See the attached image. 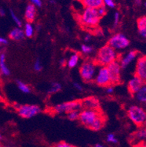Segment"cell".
Instances as JSON below:
<instances>
[{
  "label": "cell",
  "instance_id": "obj_39",
  "mask_svg": "<svg viewBox=\"0 0 146 147\" xmlns=\"http://www.w3.org/2000/svg\"><path fill=\"white\" fill-rule=\"evenodd\" d=\"M8 40L5 37H0V45H7Z\"/></svg>",
  "mask_w": 146,
  "mask_h": 147
},
{
  "label": "cell",
  "instance_id": "obj_51",
  "mask_svg": "<svg viewBox=\"0 0 146 147\" xmlns=\"http://www.w3.org/2000/svg\"><path fill=\"white\" fill-rule=\"evenodd\" d=\"M2 147H13V146H2Z\"/></svg>",
  "mask_w": 146,
  "mask_h": 147
},
{
  "label": "cell",
  "instance_id": "obj_29",
  "mask_svg": "<svg viewBox=\"0 0 146 147\" xmlns=\"http://www.w3.org/2000/svg\"><path fill=\"white\" fill-rule=\"evenodd\" d=\"M80 50H81L82 53H83L84 54H89V53L93 52V48L91 45H86V44H83V45H81Z\"/></svg>",
  "mask_w": 146,
  "mask_h": 147
},
{
  "label": "cell",
  "instance_id": "obj_35",
  "mask_svg": "<svg viewBox=\"0 0 146 147\" xmlns=\"http://www.w3.org/2000/svg\"><path fill=\"white\" fill-rule=\"evenodd\" d=\"M54 147H76L75 146L72 145L70 144H68L67 142H60L56 144Z\"/></svg>",
  "mask_w": 146,
  "mask_h": 147
},
{
  "label": "cell",
  "instance_id": "obj_24",
  "mask_svg": "<svg viewBox=\"0 0 146 147\" xmlns=\"http://www.w3.org/2000/svg\"><path fill=\"white\" fill-rule=\"evenodd\" d=\"M135 138L140 141H146V127L143 126L140 127L135 134Z\"/></svg>",
  "mask_w": 146,
  "mask_h": 147
},
{
  "label": "cell",
  "instance_id": "obj_6",
  "mask_svg": "<svg viewBox=\"0 0 146 147\" xmlns=\"http://www.w3.org/2000/svg\"><path fill=\"white\" fill-rule=\"evenodd\" d=\"M100 115H102V113L100 111L84 108L81 111H80L78 120L83 125L89 128Z\"/></svg>",
  "mask_w": 146,
  "mask_h": 147
},
{
  "label": "cell",
  "instance_id": "obj_44",
  "mask_svg": "<svg viewBox=\"0 0 146 147\" xmlns=\"http://www.w3.org/2000/svg\"><path fill=\"white\" fill-rule=\"evenodd\" d=\"M96 34H97V35H102V32L101 30H100L98 32V31H96Z\"/></svg>",
  "mask_w": 146,
  "mask_h": 147
},
{
  "label": "cell",
  "instance_id": "obj_40",
  "mask_svg": "<svg viewBox=\"0 0 146 147\" xmlns=\"http://www.w3.org/2000/svg\"><path fill=\"white\" fill-rule=\"evenodd\" d=\"M92 37V34L88 33V34H86L85 36H84V41H85V42H88V41L91 40Z\"/></svg>",
  "mask_w": 146,
  "mask_h": 147
},
{
  "label": "cell",
  "instance_id": "obj_8",
  "mask_svg": "<svg viewBox=\"0 0 146 147\" xmlns=\"http://www.w3.org/2000/svg\"><path fill=\"white\" fill-rule=\"evenodd\" d=\"M41 111V108L36 105H21L17 108V112L20 117L24 119H30L35 117Z\"/></svg>",
  "mask_w": 146,
  "mask_h": 147
},
{
  "label": "cell",
  "instance_id": "obj_43",
  "mask_svg": "<svg viewBox=\"0 0 146 147\" xmlns=\"http://www.w3.org/2000/svg\"><path fill=\"white\" fill-rule=\"evenodd\" d=\"M34 29H36L37 31H40V29H41V25H40V24H37V25H36L35 28H34Z\"/></svg>",
  "mask_w": 146,
  "mask_h": 147
},
{
  "label": "cell",
  "instance_id": "obj_28",
  "mask_svg": "<svg viewBox=\"0 0 146 147\" xmlns=\"http://www.w3.org/2000/svg\"><path fill=\"white\" fill-rule=\"evenodd\" d=\"M10 16H11L13 21L15 22V24L18 26V27L21 28V26H22V22H21V20L18 18V17L16 16V14L15 13V12L13 11V10H10Z\"/></svg>",
  "mask_w": 146,
  "mask_h": 147
},
{
  "label": "cell",
  "instance_id": "obj_7",
  "mask_svg": "<svg viewBox=\"0 0 146 147\" xmlns=\"http://www.w3.org/2000/svg\"><path fill=\"white\" fill-rule=\"evenodd\" d=\"M130 41L124 34L117 33L112 35L108 40V45L115 50H122L129 45Z\"/></svg>",
  "mask_w": 146,
  "mask_h": 147
},
{
  "label": "cell",
  "instance_id": "obj_17",
  "mask_svg": "<svg viewBox=\"0 0 146 147\" xmlns=\"http://www.w3.org/2000/svg\"><path fill=\"white\" fill-rule=\"evenodd\" d=\"M9 37L13 40L15 41H20L22 40L25 37V34H24V29L21 28L16 27L14 28L10 31V32L9 33Z\"/></svg>",
  "mask_w": 146,
  "mask_h": 147
},
{
  "label": "cell",
  "instance_id": "obj_30",
  "mask_svg": "<svg viewBox=\"0 0 146 147\" xmlns=\"http://www.w3.org/2000/svg\"><path fill=\"white\" fill-rule=\"evenodd\" d=\"M107 141L110 144H118V141L117 138L116 137L115 134L113 133H109V134L107 136Z\"/></svg>",
  "mask_w": 146,
  "mask_h": 147
},
{
  "label": "cell",
  "instance_id": "obj_13",
  "mask_svg": "<svg viewBox=\"0 0 146 147\" xmlns=\"http://www.w3.org/2000/svg\"><path fill=\"white\" fill-rule=\"evenodd\" d=\"M143 84H144L143 81L137 76L134 75L132 78L129 80L128 84H127V88H128L129 92L134 95L140 90Z\"/></svg>",
  "mask_w": 146,
  "mask_h": 147
},
{
  "label": "cell",
  "instance_id": "obj_47",
  "mask_svg": "<svg viewBox=\"0 0 146 147\" xmlns=\"http://www.w3.org/2000/svg\"><path fill=\"white\" fill-rule=\"evenodd\" d=\"M2 97L1 96V94H0V102H2Z\"/></svg>",
  "mask_w": 146,
  "mask_h": 147
},
{
  "label": "cell",
  "instance_id": "obj_2",
  "mask_svg": "<svg viewBox=\"0 0 146 147\" xmlns=\"http://www.w3.org/2000/svg\"><path fill=\"white\" fill-rule=\"evenodd\" d=\"M101 17L96 9L84 8L79 16V21L83 26L88 28H95L100 23Z\"/></svg>",
  "mask_w": 146,
  "mask_h": 147
},
{
  "label": "cell",
  "instance_id": "obj_1",
  "mask_svg": "<svg viewBox=\"0 0 146 147\" xmlns=\"http://www.w3.org/2000/svg\"><path fill=\"white\" fill-rule=\"evenodd\" d=\"M116 60H118L117 51L107 44L98 51L95 62L100 66L107 67Z\"/></svg>",
  "mask_w": 146,
  "mask_h": 147
},
{
  "label": "cell",
  "instance_id": "obj_34",
  "mask_svg": "<svg viewBox=\"0 0 146 147\" xmlns=\"http://www.w3.org/2000/svg\"><path fill=\"white\" fill-rule=\"evenodd\" d=\"M113 21H114V26H117L119 24V21H120V13L118 12H116L114 13Z\"/></svg>",
  "mask_w": 146,
  "mask_h": 147
},
{
  "label": "cell",
  "instance_id": "obj_18",
  "mask_svg": "<svg viewBox=\"0 0 146 147\" xmlns=\"http://www.w3.org/2000/svg\"><path fill=\"white\" fill-rule=\"evenodd\" d=\"M137 26L138 29L139 34L146 38V16L140 17L137 21Z\"/></svg>",
  "mask_w": 146,
  "mask_h": 147
},
{
  "label": "cell",
  "instance_id": "obj_10",
  "mask_svg": "<svg viewBox=\"0 0 146 147\" xmlns=\"http://www.w3.org/2000/svg\"><path fill=\"white\" fill-rule=\"evenodd\" d=\"M94 81L95 84L100 86H102V87H107V86L111 85L110 78L109 73H108L107 67H100Z\"/></svg>",
  "mask_w": 146,
  "mask_h": 147
},
{
  "label": "cell",
  "instance_id": "obj_52",
  "mask_svg": "<svg viewBox=\"0 0 146 147\" xmlns=\"http://www.w3.org/2000/svg\"><path fill=\"white\" fill-rule=\"evenodd\" d=\"M144 6H145V7L146 8V2H145V3H144Z\"/></svg>",
  "mask_w": 146,
  "mask_h": 147
},
{
  "label": "cell",
  "instance_id": "obj_26",
  "mask_svg": "<svg viewBox=\"0 0 146 147\" xmlns=\"http://www.w3.org/2000/svg\"><path fill=\"white\" fill-rule=\"evenodd\" d=\"M61 88H62L61 87V85L59 83L53 82L50 84V86L48 90V92L49 94H54V93H56V92L61 91Z\"/></svg>",
  "mask_w": 146,
  "mask_h": 147
},
{
  "label": "cell",
  "instance_id": "obj_11",
  "mask_svg": "<svg viewBox=\"0 0 146 147\" xmlns=\"http://www.w3.org/2000/svg\"><path fill=\"white\" fill-rule=\"evenodd\" d=\"M135 75L146 84V57H140L137 59Z\"/></svg>",
  "mask_w": 146,
  "mask_h": 147
},
{
  "label": "cell",
  "instance_id": "obj_22",
  "mask_svg": "<svg viewBox=\"0 0 146 147\" xmlns=\"http://www.w3.org/2000/svg\"><path fill=\"white\" fill-rule=\"evenodd\" d=\"M104 121H105V120H104V118L102 116V114L100 115V117L95 120L94 122L91 125V127L89 128L94 131L100 130V129L103 127V126H104Z\"/></svg>",
  "mask_w": 146,
  "mask_h": 147
},
{
  "label": "cell",
  "instance_id": "obj_53",
  "mask_svg": "<svg viewBox=\"0 0 146 147\" xmlns=\"http://www.w3.org/2000/svg\"><path fill=\"white\" fill-rule=\"evenodd\" d=\"M142 147H146V144H144V145H143V146H142Z\"/></svg>",
  "mask_w": 146,
  "mask_h": 147
},
{
  "label": "cell",
  "instance_id": "obj_23",
  "mask_svg": "<svg viewBox=\"0 0 146 147\" xmlns=\"http://www.w3.org/2000/svg\"><path fill=\"white\" fill-rule=\"evenodd\" d=\"M24 34H25V37H32V36L34 35V26L32 25V23L26 22L24 25Z\"/></svg>",
  "mask_w": 146,
  "mask_h": 147
},
{
  "label": "cell",
  "instance_id": "obj_21",
  "mask_svg": "<svg viewBox=\"0 0 146 147\" xmlns=\"http://www.w3.org/2000/svg\"><path fill=\"white\" fill-rule=\"evenodd\" d=\"M0 71L2 74L5 76H10V71L9 68L7 67L6 61H5V54L2 53L0 55Z\"/></svg>",
  "mask_w": 146,
  "mask_h": 147
},
{
  "label": "cell",
  "instance_id": "obj_15",
  "mask_svg": "<svg viewBox=\"0 0 146 147\" xmlns=\"http://www.w3.org/2000/svg\"><path fill=\"white\" fill-rule=\"evenodd\" d=\"M36 14H37V7L32 4H28L24 12V16L27 22H33L36 18Z\"/></svg>",
  "mask_w": 146,
  "mask_h": 147
},
{
  "label": "cell",
  "instance_id": "obj_50",
  "mask_svg": "<svg viewBox=\"0 0 146 147\" xmlns=\"http://www.w3.org/2000/svg\"><path fill=\"white\" fill-rule=\"evenodd\" d=\"M2 138V135H1V133H0V140H1Z\"/></svg>",
  "mask_w": 146,
  "mask_h": 147
},
{
  "label": "cell",
  "instance_id": "obj_32",
  "mask_svg": "<svg viewBox=\"0 0 146 147\" xmlns=\"http://www.w3.org/2000/svg\"><path fill=\"white\" fill-rule=\"evenodd\" d=\"M34 69L35 71L37 72H40L41 71L42 69V62L40 61V59H37L36 61H34Z\"/></svg>",
  "mask_w": 146,
  "mask_h": 147
},
{
  "label": "cell",
  "instance_id": "obj_49",
  "mask_svg": "<svg viewBox=\"0 0 146 147\" xmlns=\"http://www.w3.org/2000/svg\"><path fill=\"white\" fill-rule=\"evenodd\" d=\"M2 49H1V48H0V55H1V54H2Z\"/></svg>",
  "mask_w": 146,
  "mask_h": 147
},
{
  "label": "cell",
  "instance_id": "obj_48",
  "mask_svg": "<svg viewBox=\"0 0 146 147\" xmlns=\"http://www.w3.org/2000/svg\"><path fill=\"white\" fill-rule=\"evenodd\" d=\"M50 3H56V1H50Z\"/></svg>",
  "mask_w": 146,
  "mask_h": 147
},
{
  "label": "cell",
  "instance_id": "obj_12",
  "mask_svg": "<svg viewBox=\"0 0 146 147\" xmlns=\"http://www.w3.org/2000/svg\"><path fill=\"white\" fill-rule=\"evenodd\" d=\"M137 55L138 53L136 51H130L123 55L118 60L121 69H126L129 65H130L135 61Z\"/></svg>",
  "mask_w": 146,
  "mask_h": 147
},
{
  "label": "cell",
  "instance_id": "obj_45",
  "mask_svg": "<svg viewBox=\"0 0 146 147\" xmlns=\"http://www.w3.org/2000/svg\"><path fill=\"white\" fill-rule=\"evenodd\" d=\"M94 147H105L104 145H102V144H96V145H95Z\"/></svg>",
  "mask_w": 146,
  "mask_h": 147
},
{
  "label": "cell",
  "instance_id": "obj_37",
  "mask_svg": "<svg viewBox=\"0 0 146 147\" xmlns=\"http://www.w3.org/2000/svg\"><path fill=\"white\" fill-rule=\"evenodd\" d=\"M73 86H74V87L78 91H83V86L82 85L80 84H79V83H77V82H74L73 83Z\"/></svg>",
  "mask_w": 146,
  "mask_h": 147
},
{
  "label": "cell",
  "instance_id": "obj_46",
  "mask_svg": "<svg viewBox=\"0 0 146 147\" xmlns=\"http://www.w3.org/2000/svg\"><path fill=\"white\" fill-rule=\"evenodd\" d=\"M143 126L145 127H146V119H145V122H144V125H143Z\"/></svg>",
  "mask_w": 146,
  "mask_h": 147
},
{
  "label": "cell",
  "instance_id": "obj_31",
  "mask_svg": "<svg viewBox=\"0 0 146 147\" xmlns=\"http://www.w3.org/2000/svg\"><path fill=\"white\" fill-rule=\"evenodd\" d=\"M103 4L107 8H115L116 6V4L115 1L113 0H104L103 1Z\"/></svg>",
  "mask_w": 146,
  "mask_h": 147
},
{
  "label": "cell",
  "instance_id": "obj_4",
  "mask_svg": "<svg viewBox=\"0 0 146 147\" xmlns=\"http://www.w3.org/2000/svg\"><path fill=\"white\" fill-rule=\"evenodd\" d=\"M129 119L137 127H143L146 119V111L139 105H131L127 110Z\"/></svg>",
  "mask_w": 146,
  "mask_h": 147
},
{
  "label": "cell",
  "instance_id": "obj_20",
  "mask_svg": "<svg viewBox=\"0 0 146 147\" xmlns=\"http://www.w3.org/2000/svg\"><path fill=\"white\" fill-rule=\"evenodd\" d=\"M79 60H80V55H79V53L74 52V53H72L69 56L68 60H67V65L69 68L75 67L77 65V64H78Z\"/></svg>",
  "mask_w": 146,
  "mask_h": 147
},
{
  "label": "cell",
  "instance_id": "obj_54",
  "mask_svg": "<svg viewBox=\"0 0 146 147\" xmlns=\"http://www.w3.org/2000/svg\"><path fill=\"white\" fill-rule=\"evenodd\" d=\"M0 147H2V146L1 145V144H0Z\"/></svg>",
  "mask_w": 146,
  "mask_h": 147
},
{
  "label": "cell",
  "instance_id": "obj_33",
  "mask_svg": "<svg viewBox=\"0 0 146 147\" xmlns=\"http://www.w3.org/2000/svg\"><path fill=\"white\" fill-rule=\"evenodd\" d=\"M97 13H98L99 16H100L101 18H102L103 16H104L107 13V7L104 6V5L102 6H101L100 7H99L97 9Z\"/></svg>",
  "mask_w": 146,
  "mask_h": 147
},
{
  "label": "cell",
  "instance_id": "obj_41",
  "mask_svg": "<svg viewBox=\"0 0 146 147\" xmlns=\"http://www.w3.org/2000/svg\"><path fill=\"white\" fill-rule=\"evenodd\" d=\"M59 64L61 66H65V65H67V60L64 58L61 59L59 60Z\"/></svg>",
  "mask_w": 146,
  "mask_h": 147
},
{
  "label": "cell",
  "instance_id": "obj_9",
  "mask_svg": "<svg viewBox=\"0 0 146 147\" xmlns=\"http://www.w3.org/2000/svg\"><path fill=\"white\" fill-rule=\"evenodd\" d=\"M108 73H109L110 78L111 85H116L120 82V73L121 67L118 60L113 61L107 66Z\"/></svg>",
  "mask_w": 146,
  "mask_h": 147
},
{
  "label": "cell",
  "instance_id": "obj_25",
  "mask_svg": "<svg viewBox=\"0 0 146 147\" xmlns=\"http://www.w3.org/2000/svg\"><path fill=\"white\" fill-rule=\"evenodd\" d=\"M16 84H17V86H18V89H19L21 92H22L24 94H29L31 92V89L27 84L24 83L21 81H16Z\"/></svg>",
  "mask_w": 146,
  "mask_h": 147
},
{
  "label": "cell",
  "instance_id": "obj_5",
  "mask_svg": "<svg viewBox=\"0 0 146 147\" xmlns=\"http://www.w3.org/2000/svg\"><path fill=\"white\" fill-rule=\"evenodd\" d=\"M82 108V102L78 100H74V101H68L56 105L53 108V111L56 114H61V113H68L72 111H80V110H81Z\"/></svg>",
  "mask_w": 146,
  "mask_h": 147
},
{
  "label": "cell",
  "instance_id": "obj_42",
  "mask_svg": "<svg viewBox=\"0 0 146 147\" xmlns=\"http://www.w3.org/2000/svg\"><path fill=\"white\" fill-rule=\"evenodd\" d=\"M6 15V12H5V10L3 8V7H0V16H5Z\"/></svg>",
  "mask_w": 146,
  "mask_h": 147
},
{
  "label": "cell",
  "instance_id": "obj_27",
  "mask_svg": "<svg viewBox=\"0 0 146 147\" xmlns=\"http://www.w3.org/2000/svg\"><path fill=\"white\" fill-rule=\"evenodd\" d=\"M79 116H80V111H72L67 113V118L70 121H76L79 119Z\"/></svg>",
  "mask_w": 146,
  "mask_h": 147
},
{
  "label": "cell",
  "instance_id": "obj_14",
  "mask_svg": "<svg viewBox=\"0 0 146 147\" xmlns=\"http://www.w3.org/2000/svg\"><path fill=\"white\" fill-rule=\"evenodd\" d=\"M83 108L85 109H91V110L99 111L100 103L99 100L95 97H88L84 99L82 102Z\"/></svg>",
  "mask_w": 146,
  "mask_h": 147
},
{
  "label": "cell",
  "instance_id": "obj_16",
  "mask_svg": "<svg viewBox=\"0 0 146 147\" xmlns=\"http://www.w3.org/2000/svg\"><path fill=\"white\" fill-rule=\"evenodd\" d=\"M80 2L82 4L84 8L96 9V10L104 5L103 0H82Z\"/></svg>",
  "mask_w": 146,
  "mask_h": 147
},
{
  "label": "cell",
  "instance_id": "obj_3",
  "mask_svg": "<svg viewBox=\"0 0 146 147\" xmlns=\"http://www.w3.org/2000/svg\"><path fill=\"white\" fill-rule=\"evenodd\" d=\"M98 71V65L94 61H85L80 67V75L83 80L86 82L92 81L94 79Z\"/></svg>",
  "mask_w": 146,
  "mask_h": 147
},
{
  "label": "cell",
  "instance_id": "obj_38",
  "mask_svg": "<svg viewBox=\"0 0 146 147\" xmlns=\"http://www.w3.org/2000/svg\"><path fill=\"white\" fill-rule=\"evenodd\" d=\"M106 92L108 94H112L114 92V87L112 86V85H110V86L106 87Z\"/></svg>",
  "mask_w": 146,
  "mask_h": 147
},
{
  "label": "cell",
  "instance_id": "obj_36",
  "mask_svg": "<svg viewBox=\"0 0 146 147\" xmlns=\"http://www.w3.org/2000/svg\"><path fill=\"white\" fill-rule=\"evenodd\" d=\"M30 3L34 5L36 7H41L42 5V2L41 0H32Z\"/></svg>",
  "mask_w": 146,
  "mask_h": 147
},
{
  "label": "cell",
  "instance_id": "obj_19",
  "mask_svg": "<svg viewBox=\"0 0 146 147\" xmlns=\"http://www.w3.org/2000/svg\"><path fill=\"white\" fill-rule=\"evenodd\" d=\"M134 97L139 102L146 103V84H144L140 90L134 94Z\"/></svg>",
  "mask_w": 146,
  "mask_h": 147
}]
</instances>
